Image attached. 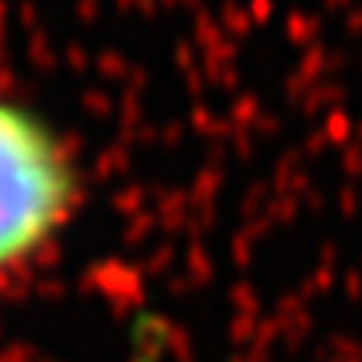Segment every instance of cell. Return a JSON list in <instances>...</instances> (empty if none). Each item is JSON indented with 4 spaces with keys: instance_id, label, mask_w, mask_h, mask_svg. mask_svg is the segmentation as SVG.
Returning <instances> with one entry per match:
<instances>
[{
    "instance_id": "1",
    "label": "cell",
    "mask_w": 362,
    "mask_h": 362,
    "mask_svg": "<svg viewBox=\"0 0 362 362\" xmlns=\"http://www.w3.org/2000/svg\"><path fill=\"white\" fill-rule=\"evenodd\" d=\"M74 201V173L28 110L0 103V274L49 240Z\"/></svg>"
}]
</instances>
